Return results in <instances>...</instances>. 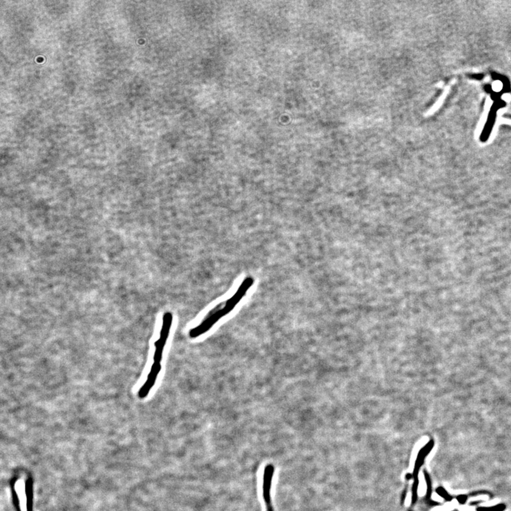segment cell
Listing matches in <instances>:
<instances>
[{
  "mask_svg": "<svg viewBox=\"0 0 511 511\" xmlns=\"http://www.w3.org/2000/svg\"><path fill=\"white\" fill-rule=\"evenodd\" d=\"M274 474V465H266L265 466L263 478V498L264 499L266 511H274L271 498V486H272Z\"/></svg>",
  "mask_w": 511,
  "mask_h": 511,
  "instance_id": "cell-4",
  "label": "cell"
},
{
  "mask_svg": "<svg viewBox=\"0 0 511 511\" xmlns=\"http://www.w3.org/2000/svg\"><path fill=\"white\" fill-rule=\"evenodd\" d=\"M254 283V279H253L251 276L247 277L245 280L242 281L240 286L238 288L237 291H236L235 294L233 295L230 299L227 300L225 303V306L222 308L223 310L224 313H225V316L228 314L229 313H231V311L234 309L238 303L242 300V299L246 296L247 293L248 292V289L252 286L253 284Z\"/></svg>",
  "mask_w": 511,
  "mask_h": 511,
  "instance_id": "cell-3",
  "label": "cell"
},
{
  "mask_svg": "<svg viewBox=\"0 0 511 511\" xmlns=\"http://www.w3.org/2000/svg\"><path fill=\"white\" fill-rule=\"evenodd\" d=\"M225 316V314L222 308H219V306L216 307L214 309L209 313L205 320L201 322L200 325L190 330L189 331L190 338L195 339L200 337L201 335L210 330L221 318Z\"/></svg>",
  "mask_w": 511,
  "mask_h": 511,
  "instance_id": "cell-2",
  "label": "cell"
},
{
  "mask_svg": "<svg viewBox=\"0 0 511 511\" xmlns=\"http://www.w3.org/2000/svg\"><path fill=\"white\" fill-rule=\"evenodd\" d=\"M161 371V363L154 362L152 364L151 370H150V372L148 373L147 380H146L145 383L143 384L142 387L139 389V392H138V396H139V398L144 399L148 396L152 388L154 386L155 383H156V380H157Z\"/></svg>",
  "mask_w": 511,
  "mask_h": 511,
  "instance_id": "cell-5",
  "label": "cell"
},
{
  "mask_svg": "<svg viewBox=\"0 0 511 511\" xmlns=\"http://www.w3.org/2000/svg\"><path fill=\"white\" fill-rule=\"evenodd\" d=\"M173 314L170 312L165 313L164 314V317H163L160 337H159V340L155 342L156 349H155L154 355H153V361L156 363H161V360H162L163 352H164V347L166 345L167 340H168V336H169L170 328H171L172 323H173Z\"/></svg>",
  "mask_w": 511,
  "mask_h": 511,
  "instance_id": "cell-1",
  "label": "cell"
}]
</instances>
